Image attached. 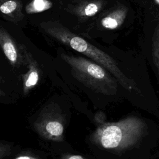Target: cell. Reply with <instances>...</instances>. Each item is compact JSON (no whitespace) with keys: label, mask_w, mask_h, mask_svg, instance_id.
Instances as JSON below:
<instances>
[{"label":"cell","mask_w":159,"mask_h":159,"mask_svg":"<svg viewBox=\"0 0 159 159\" xmlns=\"http://www.w3.org/2000/svg\"><path fill=\"white\" fill-rule=\"evenodd\" d=\"M40 27L49 37L83 54L106 68L125 89L138 91L135 81L122 72L114 58L83 37L70 30L61 23L52 20L43 22L40 24Z\"/></svg>","instance_id":"6da1fadb"},{"label":"cell","mask_w":159,"mask_h":159,"mask_svg":"<svg viewBox=\"0 0 159 159\" xmlns=\"http://www.w3.org/2000/svg\"><path fill=\"white\" fill-rule=\"evenodd\" d=\"M145 124L136 117L101 125L92 136L93 141L107 149L121 150L134 145L144 133Z\"/></svg>","instance_id":"7a4b0ae2"},{"label":"cell","mask_w":159,"mask_h":159,"mask_svg":"<svg viewBox=\"0 0 159 159\" xmlns=\"http://www.w3.org/2000/svg\"><path fill=\"white\" fill-rule=\"evenodd\" d=\"M61 58L70 67L73 77L97 93L111 95L117 92V80L106 68L83 57L61 54Z\"/></svg>","instance_id":"3957f363"},{"label":"cell","mask_w":159,"mask_h":159,"mask_svg":"<svg viewBox=\"0 0 159 159\" xmlns=\"http://www.w3.org/2000/svg\"><path fill=\"white\" fill-rule=\"evenodd\" d=\"M0 45L4 55L13 68L26 65L20 43H17L13 37L2 26L0 28Z\"/></svg>","instance_id":"277c9868"},{"label":"cell","mask_w":159,"mask_h":159,"mask_svg":"<svg viewBox=\"0 0 159 159\" xmlns=\"http://www.w3.org/2000/svg\"><path fill=\"white\" fill-rule=\"evenodd\" d=\"M20 47L24 54L27 71L22 76L23 93L26 95L32 89L35 87L40 80L42 71L41 69L34 58L32 55L27 49L23 43H20Z\"/></svg>","instance_id":"5b68a950"},{"label":"cell","mask_w":159,"mask_h":159,"mask_svg":"<svg viewBox=\"0 0 159 159\" xmlns=\"http://www.w3.org/2000/svg\"><path fill=\"white\" fill-rule=\"evenodd\" d=\"M107 3L106 0H78L69 4L66 11L77 17L80 21H85L101 12Z\"/></svg>","instance_id":"8992f818"},{"label":"cell","mask_w":159,"mask_h":159,"mask_svg":"<svg viewBox=\"0 0 159 159\" xmlns=\"http://www.w3.org/2000/svg\"><path fill=\"white\" fill-rule=\"evenodd\" d=\"M128 10V7L122 4H117L107 10L102 14L99 19V28L107 30L118 29L124 24Z\"/></svg>","instance_id":"52a82bcc"},{"label":"cell","mask_w":159,"mask_h":159,"mask_svg":"<svg viewBox=\"0 0 159 159\" xmlns=\"http://www.w3.org/2000/svg\"><path fill=\"white\" fill-rule=\"evenodd\" d=\"M45 118L37 124V128L41 135L53 140H61L64 127L60 116L57 114H46Z\"/></svg>","instance_id":"ba28073f"},{"label":"cell","mask_w":159,"mask_h":159,"mask_svg":"<svg viewBox=\"0 0 159 159\" xmlns=\"http://www.w3.org/2000/svg\"><path fill=\"white\" fill-rule=\"evenodd\" d=\"M0 11L4 19L14 23L21 21L24 17L20 0H1Z\"/></svg>","instance_id":"9c48e42d"},{"label":"cell","mask_w":159,"mask_h":159,"mask_svg":"<svg viewBox=\"0 0 159 159\" xmlns=\"http://www.w3.org/2000/svg\"><path fill=\"white\" fill-rule=\"evenodd\" d=\"M53 2L50 0H32L25 6V12L28 14L42 12L50 8Z\"/></svg>","instance_id":"30bf717a"},{"label":"cell","mask_w":159,"mask_h":159,"mask_svg":"<svg viewBox=\"0 0 159 159\" xmlns=\"http://www.w3.org/2000/svg\"><path fill=\"white\" fill-rule=\"evenodd\" d=\"M105 114H104L102 112L99 111L98 112L95 116H94V120L99 123V124L102 125L103 124H104V120H105Z\"/></svg>","instance_id":"8fae6325"},{"label":"cell","mask_w":159,"mask_h":159,"mask_svg":"<svg viewBox=\"0 0 159 159\" xmlns=\"http://www.w3.org/2000/svg\"><path fill=\"white\" fill-rule=\"evenodd\" d=\"M153 56H154L155 60L159 58V37L157 40V42H155L154 45Z\"/></svg>","instance_id":"7c38bea8"},{"label":"cell","mask_w":159,"mask_h":159,"mask_svg":"<svg viewBox=\"0 0 159 159\" xmlns=\"http://www.w3.org/2000/svg\"><path fill=\"white\" fill-rule=\"evenodd\" d=\"M15 159H39V158H37L31 156H20L17 157Z\"/></svg>","instance_id":"4fadbf2b"},{"label":"cell","mask_w":159,"mask_h":159,"mask_svg":"<svg viewBox=\"0 0 159 159\" xmlns=\"http://www.w3.org/2000/svg\"><path fill=\"white\" fill-rule=\"evenodd\" d=\"M67 159H84V158H83L80 155H71L70 157H69Z\"/></svg>","instance_id":"5bb4252c"},{"label":"cell","mask_w":159,"mask_h":159,"mask_svg":"<svg viewBox=\"0 0 159 159\" xmlns=\"http://www.w3.org/2000/svg\"><path fill=\"white\" fill-rule=\"evenodd\" d=\"M155 62L157 63V67H158V71H159V58L155 59Z\"/></svg>","instance_id":"9a60e30c"},{"label":"cell","mask_w":159,"mask_h":159,"mask_svg":"<svg viewBox=\"0 0 159 159\" xmlns=\"http://www.w3.org/2000/svg\"><path fill=\"white\" fill-rule=\"evenodd\" d=\"M155 1V2L157 4H158L159 5V0H153Z\"/></svg>","instance_id":"2e32d148"}]
</instances>
